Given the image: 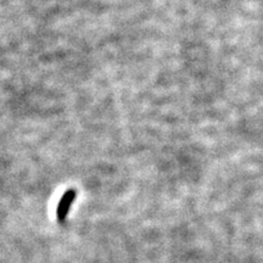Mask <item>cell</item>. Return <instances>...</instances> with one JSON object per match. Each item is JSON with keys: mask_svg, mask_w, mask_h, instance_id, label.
<instances>
[{"mask_svg": "<svg viewBox=\"0 0 263 263\" xmlns=\"http://www.w3.org/2000/svg\"><path fill=\"white\" fill-rule=\"evenodd\" d=\"M76 195H77L76 191L73 190V189H71V190L66 191L62 198H61L60 203H58V208H56V214H58V219L60 222H63L66 219V217H67V213L68 211H70L71 205H72L73 201H75Z\"/></svg>", "mask_w": 263, "mask_h": 263, "instance_id": "1", "label": "cell"}]
</instances>
